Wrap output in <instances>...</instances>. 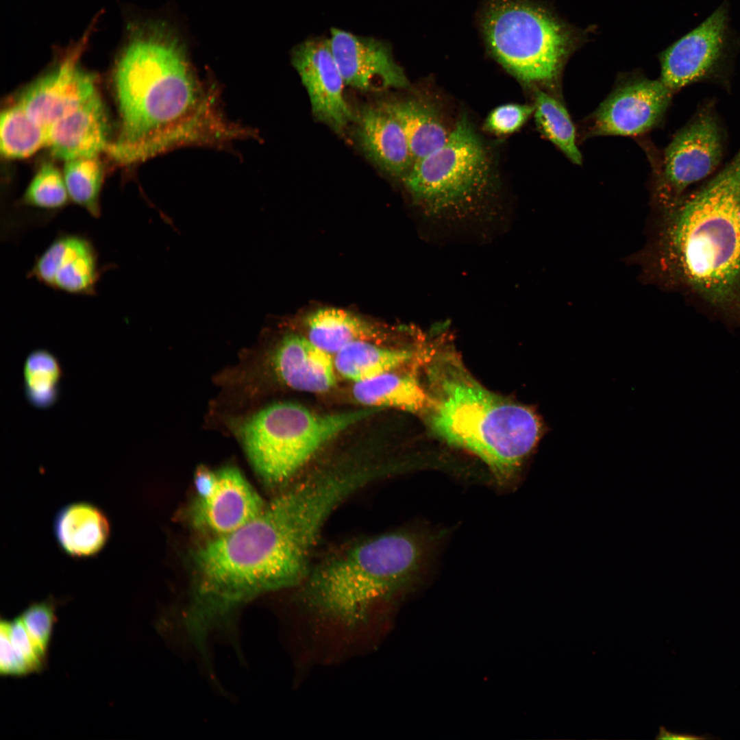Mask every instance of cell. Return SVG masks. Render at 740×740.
Here are the masks:
<instances>
[{"label": "cell", "instance_id": "9", "mask_svg": "<svg viewBox=\"0 0 740 740\" xmlns=\"http://www.w3.org/2000/svg\"><path fill=\"white\" fill-rule=\"evenodd\" d=\"M739 48L740 37L730 27L729 5L726 1L662 52L660 80L674 92L723 73Z\"/></svg>", "mask_w": 740, "mask_h": 740}, {"label": "cell", "instance_id": "5", "mask_svg": "<svg viewBox=\"0 0 740 740\" xmlns=\"http://www.w3.org/2000/svg\"><path fill=\"white\" fill-rule=\"evenodd\" d=\"M195 565L208 588L229 595L295 586L307 574L271 504L242 527L202 546Z\"/></svg>", "mask_w": 740, "mask_h": 740}, {"label": "cell", "instance_id": "16", "mask_svg": "<svg viewBox=\"0 0 740 740\" xmlns=\"http://www.w3.org/2000/svg\"><path fill=\"white\" fill-rule=\"evenodd\" d=\"M265 506L239 470L225 467L214 471L211 487L198 495L193 519L197 526L220 536L242 527Z\"/></svg>", "mask_w": 740, "mask_h": 740}, {"label": "cell", "instance_id": "2", "mask_svg": "<svg viewBox=\"0 0 740 740\" xmlns=\"http://www.w3.org/2000/svg\"><path fill=\"white\" fill-rule=\"evenodd\" d=\"M661 210L642 254L646 275L713 308L740 310V165Z\"/></svg>", "mask_w": 740, "mask_h": 740}, {"label": "cell", "instance_id": "13", "mask_svg": "<svg viewBox=\"0 0 740 740\" xmlns=\"http://www.w3.org/2000/svg\"><path fill=\"white\" fill-rule=\"evenodd\" d=\"M329 39L345 84L365 91L402 88L409 82L395 61L388 43L332 28Z\"/></svg>", "mask_w": 740, "mask_h": 740}, {"label": "cell", "instance_id": "1", "mask_svg": "<svg viewBox=\"0 0 740 740\" xmlns=\"http://www.w3.org/2000/svg\"><path fill=\"white\" fill-rule=\"evenodd\" d=\"M114 85L121 130L106 151L120 163L183 144L224 145L241 136L242 128L224 119L214 93L199 82L171 41L132 42L117 64Z\"/></svg>", "mask_w": 740, "mask_h": 740}, {"label": "cell", "instance_id": "18", "mask_svg": "<svg viewBox=\"0 0 740 740\" xmlns=\"http://www.w3.org/2000/svg\"><path fill=\"white\" fill-rule=\"evenodd\" d=\"M358 140L363 152L380 169L402 178L414 162L398 121L379 105L363 108L358 117Z\"/></svg>", "mask_w": 740, "mask_h": 740}, {"label": "cell", "instance_id": "29", "mask_svg": "<svg viewBox=\"0 0 740 740\" xmlns=\"http://www.w3.org/2000/svg\"><path fill=\"white\" fill-rule=\"evenodd\" d=\"M69 197L64 180L49 162L38 170L27 188L22 203L31 208L54 214L66 206Z\"/></svg>", "mask_w": 740, "mask_h": 740}, {"label": "cell", "instance_id": "10", "mask_svg": "<svg viewBox=\"0 0 740 740\" xmlns=\"http://www.w3.org/2000/svg\"><path fill=\"white\" fill-rule=\"evenodd\" d=\"M723 145L718 121L708 112L695 116L676 134L665 150L663 173L656 186L660 210L674 204L689 186L718 166Z\"/></svg>", "mask_w": 740, "mask_h": 740}, {"label": "cell", "instance_id": "31", "mask_svg": "<svg viewBox=\"0 0 740 740\" xmlns=\"http://www.w3.org/2000/svg\"><path fill=\"white\" fill-rule=\"evenodd\" d=\"M534 112V106L508 103L493 110L484 122V128L497 135H508L519 130Z\"/></svg>", "mask_w": 740, "mask_h": 740}, {"label": "cell", "instance_id": "30", "mask_svg": "<svg viewBox=\"0 0 740 740\" xmlns=\"http://www.w3.org/2000/svg\"><path fill=\"white\" fill-rule=\"evenodd\" d=\"M58 602L54 598L31 604L21 615L28 633L38 649L47 656Z\"/></svg>", "mask_w": 740, "mask_h": 740}, {"label": "cell", "instance_id": "12", "mask_svg": "<svg viewBox=\"0 0 740 740\" xmlns=\"http://www.w3.org/2000/svg\"><path fill=\"white\" fill-rule=\"evenodd\" d=\"M291 60L307 91L314 116L335 132H343L354 114L344 97L345 84L329 39L305 40L293 49Z\"/></svg>", "mask_w": 740, "mask_h": 740}, {"label": "cell", "instance_id": "24", "mask_svg": "<svg viewBox=\"0 0 740 740\" xmlns=\"http://www.w3.org/2000/svg\"><path fill=\"white\" fill-rule=\"evenodd\" d=\"M413 356L411 350L386 349L356 341L335 354L334 364L342 376L357 382L390 372Z\"/></svg>", "mask_w": 740, "mask_h": 740}, {"label": "cell", "instance_id": "19", "mask_svg": "<svg viewBox=\"0 0 740 740\" xmlns=\"http://www.w3.org/2000/svg\"><path fill=\"white\" fill-rule=\"evenodd\" d=\"M273 362L278 377L294 389L319 393L336 384L330 354L301 336H285L275 349Z\"/></svg>", "mask_w": 740, "mask_h": 740}, {"label": "cell", "instance_id": "26", "mask_svg": "<svg viewBox=\"0 0 740 740\" xmlns=\"http://www.w3.org/2000/svg\"><path fill=\"white\" fill-rule=\"evenodd\" d=\"M534 119L542 134L559 148L574 164H582L576 143V130L563 104L541 90L534 92Z\"/></svg>", "mask_w": 740, "mask_h": 740}, {"label": "cell", "instance_id": "17", "mask_svg": "<svg viewBox=\"0 0 740 740\" xmlns=\"http://www.w3.org/2000/svg\"><path fill=\"white\" fill-rule=\"evenodd\" d=\"M108 132V115L97 92L47 128V146L53 157L66 161L94 158L107 150Z\"/></svg>", "mask_w": 740, "mask_h": 740}, {"label": "cell", "instance_id": "7", "mask_svg": "<svg viewBox=\"0 0 740 740\" xmlns=\"http://www.w3.org/2000/svg\"><path fill=\"white\" fill-rule=\"evenodd\" d=\"M381 409L317 414L295 403H277L246 419L238 434L258 473L278 484L292 477L340 432Z\"/></svg>", "mask_w": 740, "mask_h": 740}, {"label": "cell", "instance_id": "23", "mask_svg": "<svg viewBox=\"0 0 740 740\" xmlns=\"http://www.w3.org/2000/svg\"><path fill=\"white\" fill-rule=\"evenodd\" d=\"M308 339L329 354H336L356 341L374 338L379 334L372 325L346 310L319 309L306 319Z\"/></svg>", "mask_w": 740, "mask_h": 740}, {"label": "cell", "instance_id": "22", "mask_svg": "<svg viewBox=\"0 0 740 740\" xmlns=\"http://www.w3.org/2000/svg\"><path fill=\"white\" fill-rule=\"evenodd\" d=\"M353 395L371 407L392 406L410 412L424 411L428 402L426 390L413 375L391 371L356 382Z\"/></svg>", "mask_w": 740, "mask_h": 740}, {"label": "cell", "instance_id": "11", "mask_svg": "<svg viewBox=\"0 0 740 740\" xmlns=\"http://www.w3.org/2000/svg\"><path fill=\"white\" fill-rule=\"evenodd\" d=\"M672 92L660 79L624 84L594 112L589 136H635L649 131L663 117Z\"/></svg>", "mask_w": 740, "mask_h": 740}, {"label": "cell", "instance_id": "27", "mask_svg": "<svg viewBox=\"0 0 740 740\" xmlns=\"http://www.w3.org/2000/svg\"><path fill=\"white\" fill-rule=\"evenodd\" d=\"M62 371L58 358L49 351L32 352L23 365L25 393L30 404L39 408L53 405L60 394Z\"/></svg>", "mask_w": 740, "mask_h": 740}, {"label": "cell", "instance_id": "25", "mask_svg": "<svg viewBox=\"0 0 740 740\" xmlns=\"http://www.w3.org/2000/svg\"><path fill=\"white\" fill-rule=\"evenodd\" d=\"M0 133L1 153L5 158H27L47 146V129L18 103L2 112Z\"/></svg>", "mask_w": 740, "mask_h": 740}, {"label": "cell", "instance_id": "15", "mask_svg": "<svg viewBox=\"0 0 740 740\" xmlns=\"http://www.w3.org/2000/svg\"><path fill=\"white\" fill-rule=\"evenodd\" d=\"M79 53L39 78L21 94L18 103L47 129L97 93L95 77L77 64Z\"/></svg>", "mask_w": 740, "mask_h": 740}, {"label": "cell", "instance_id": "3", "mask_svg": "<svg viewBox=\"0 0 740 740\" xmlns=\"http://www.w3.org/2000/svg\"><path fill=\"white\" fill-rule=\"evenodd\" d=\"M429 350L424 412L432 432L478 457L498 481L508 482L543 435L541 417L484 388L448 346L436 341Z\"/></svg>", "mask_w": 740, "mask_h": 740}, {"label": "cell", "instance_id": "21", "mask_svg": "<svg viewBox=\"0 0 740 740\" xmlns=\"http://www.w3.org/2000/svg\"><path fill=\"white\" fill-rule=\"evenodd\" d=\"M402 126L407 138L413 162L443 146L449 131L438 109L419 99H393L378 104Z\"/></svg>", "mask_w": 740, "mask_h": 740}, {"label": "cell", "instance_id": "32", "mask_svg": "<svg viewBox=\"0 0 740 740\" xmlns=\"http://www.w3.org/2000/svg\"><path fill=\"white\" fill-rule=\"evenodd\" d=\"M16 652L27 663L32 672L40 671L47 663L45 655L34 643L20 616L12 621L1 619Z\"/></svg>", "mask_w": 740, "mask_h": 740}, {"label": "cell", "instance_id": "8", "mask_svg": "<svg viewBox=\"0 0 740 740\" xmlns=\"http://www.w3.org/2000/svg\"><path fill=\"white\" fill-rule=\"evenodd\" d=\"M402 180L433 214H461L487 199L494 184L493 164L482 138L463 116L445 144L415 162Z\"/></svg>", "mask_w": 740, "mask_h": 740}, {"label": "cell", "instance_id": "20", "mask_svg": "<svg viewBox=\"0 0 740 740\" xmlns=\"http://www.w3.org/2000/svg\"><path fill=\"white\" fill-rule=\"evenodd\" d=\"M53 532L60 547L73 558L99 554L110 539L111 526L105 513L88 502L63 506L56 514Z\"/></svg>", "mask_w": 740, "mask_h": 740}, {"label": "cell", "instance_id": "4", "mask_svg": "<svg viewBox=\"0 0 740 740\" xmlns=\"http://www.w3.org/2000/svg\"><path fill=\"white\" fill-rule=\"evenodd\" d=\"M430 547L427 537L406 531L352 544L310 569L304 598L318 613L355 625L418 575Z\"/></svg>", "mask_w": 740, "mask_h": 740}, {"label": "cell", "instance_id": "34", "mask_svg": "<svg viewBox=\"0 0 740 740\" xmlns=\"http://www.w3.org/2000/svg\"><path fill=\"white\" fill-rule=\"evenodd\" d=\"M694 738L695 737L689 735L669 732L663 726L660 727L658 733L656 737V739H687Z\"/></svg>", "mask_w": 740, "mask_h": 740}, {"label": "cell", "instance_id": "33", "mask_svg": "<svg viewBox=\"0 0 740 740\" xmlns=\"http://www.w3.org/2000/svg\"><path fill=\"white\" fill-rule=\"evenodd\" d=\"M0 672L1 675L21 676L32 673L27 663L16 652L4 625L0 624Z\"/></svg>", "mask_w": 740, "mask_h": 740}, {"label": "cell", "instance_id": "6", "mask_svg": "<svg viewBox=\"0 0 740 740\" xmlns=\"http://www.w3.org/2000/svg\"><path fill=\"white\" fill-rule=\"evenodd\" d=\"M482 32L498 62L521 82L552 86L580 44L575 29L529 0H490Z\"/></svg>", "mask_w": 740, "mask_h": 740}, {"label": "cell", "instance_id": "28", "mask_svg": "<svg viewBox=\"0 0 740 740\" xmlns=\"http://www.w3.org/2000/svg\"><path fill=\"white\" fill-rule=\"evenodd\" d=\"M64 180L69 197L95 219L101 215L102 168L97 157L67 160Z\"/></svg>", "mask_w": 740, "mask_h": 740}, {"label": "cell", "instance_id": "14", "mask_svg": "<svg viewBox=\"0 0 740 740\" xmlns=\"http://www.w3.org/2000/svg\"><path fill=\"white\" fill-rule=\"evenodd\" d=\"M101 275L92 241L86 236L63 233L35 259L27 278L57 291L92 296Z\"/></svg>", "mask_w": 740, "mask_h": 740}]
</instances>
